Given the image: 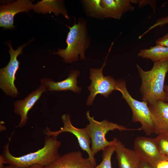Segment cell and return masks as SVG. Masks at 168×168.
<instances>
[{"label": "cell", "instance_id": "8", "mask_svg": "<svg viewBox=\"0 0 168 168\" xmlns=\"http://www.w3.org/2000/svg\"><path fill=\"white\" fill-rule=\"evenodd\" d=\"M113 44V43H111L101 67L100 68H91L90 69L89 78L91 81V83L88 87L90 94L86 102L87 106L92 104L97 95L100 94L105 97H107L113 91L116 90L117 81L111 76H104L103 74V70L106 65L107 58Z\"/></svg>", "mask_w": 168, "mask_h": 168}, {"label": "cell", "instance_id": "4", "mask_svg": "<svg viewBox=\"0 0 168 168\" xmlns=\"http://www.w3.org/2000/svg\"><path fill=\"white\" fill-rule=\"evenodd\" d=\"M86 117L89 123L85 128L91 139V149L94 156L109 146L117 144L118 140L116 138L110 141L107 140L105 135L109 131L116 129L120 131L137 130L127 128L123 125L106 119L97 121L94 116H91L89 111L86 112Z\"/></svg>", "mask_w": 168, "mask_h": 168}, {"label": "cell", "instance_id": "28", "mask_svg": "<svg viewBox=\"0 0 168 168\" xmlns=\"http://www.w3.org/2000/svg\"><path fill=\"white\" fill-rule=\"evenodd\" d=\"M166 159L167 160H168V155H167L166 156Z\"/></svg>", "mask_w": 168, "mask_h": 168}, {"label": "cell", "instance_id": "2", "mask_svg": "<svg viewBox=\"0 0 168 168\" xmlns=\"http://www.w3.org/2000/svg\"><path fill=\"white\" fill-rule=\"evenodd\" d=\"M136 67L142 80L140 91L143 101L148 103L157 100L166 102L164 82L168 72V60L154 63L152 69L144 70L138 64Z\"/></svg>", "mask_w": 168, "mask_h": 168}, {"label": "cell", "instance_id": "10", "mask_svg": "<svg viewBox=\"0 0 168 168\" xmlns=\"http://www.w3.org/2000/svg\"><path fill=\"white\" fill-rule=\"evenodd\" d=\"M134 150L142 162L156 168L159 163L166 160L161 152L155 138L141 136L137 137L133 144Z\"/></svg>", "mask_w": 168, "mask_h": 168}, {"label": "cell", "instance_id": "25", "mask_svg": "<svg viewBox=\"0 0 168 168\" xmlns=\"http://www.w3.org/2000/svg\"><path fill=\"white\" fill-rule=\"evenodd\" d=\"M140 168H154L148 164L142 162Z\"/></svg>", "mask_w": 168, "mask_h": 168}, {"label": "cell", "instance_id": "9", "mask_svg": "<svg viewBox=\"0 0 168 168\" xmlns=\"http://www.w3.org/2000/svg\"><path fill=\"white\" fill-rule=\"evenodd\" d=\"M61 119L63 123V126L57 131H52L47 127L43 132L49 136L57 137L60 133L63 132H68L74 135L77 138L79 146L83 151L86 152L88 156V158L92 165L95 167L96 162L92 153L90 147L91 141L85 128H78L73 125L69 114H64L61 116Z\"/></svg>", "mask_w": 168, "mask_h": 168}, {"label": "cell", "instance_id": "24", "mask_svg": "<svg viewBox=\"0 0 168 168\" xmlns=\"http://www.w3.org/2000/svg\"><path fill=\"white\" fill-rule=\"evenodd\" d=\"M156 168H168V160H166L160 162Z\"/></svg>", "mask_w": 168, "mask_h": 168}, {"label": "cell", "instance_id": "19", "mask_svg": "<svg viewBox=\"0 0 168 168\" xmlns=\"http://www.w3.org/2000/svg\"><path fill=\"white\" fill-rule=\"evenodd\" d=\"M116 145L109 146L102 151V161L94 168H112L111 159L113 153L115 152Z\"/></svg>", "mask_w": 168, "mask_h": 168}, {"label": "cell", "instance_id": "23", "mask_svg": "<svg viewBox=\"0 0 168 168\" xmlns=\"http://www.w3.org/2000/svg\"><path fill=\"white\" fill-rule=\"evenodd\" d=\"M4 164H5L4 161L1 155L0 156V168H18L15 166L11 165L5 166Z\"/></svg>", "mask_w": 168, "mask_h": 168}, {"label": "cell", "instance_id": "1", "mask_svg": "<svg viewBox=\"0 0 168 168\" xmlns=\"http://www.w3.org/2000/svg\"><path fill=\"white\" fill-rule=\"evenodd\" d=\"M9 142L4 145L3 152L1 155L5 164L12 165L18 168H25L35 165L45 167L57 159L60 155L59 149L61 145V142L57 137L46 136L44 141V146L38 151L19 157L13 156L9 149Z\"/></svg>", "mask_w": 168, "mask_h": 168}, {"label": "cell", "instance_id": "20", "mask_svg": "<svg viewBox=\"0 0 168 168\" xmlns=\"http://www.w3.org/2000/svg\"><path fill=\"white\" fill-rule=\"evenodd\" d=\"M155 138L161 153L168 155V131L159 134Z\"/></svg>", "mask_w": 168, "mask_h": 168}, {"label": "cell", "instance_id": "12", "mask_svg": "<svg viewBox=\"0 0 168 168\" xmlns=\"http://www.w3.org/2000/svg\"><path fill=\"white\" fill-rule=\"evenodd\" d=\"M88 158L80 151L71 152L62 156L44 168H94Z\"/></svg>", "mask_w": 168, "mask_h": 168}, {"label": "cell", "instance_id": "3", "mask_svg": "<svg viewBox=\"0 0 168 168\" xmlns=\"http://www.w3.org/2000/svg\"><path fill=\"white\" fill-rule=\"evenodd\" d=\"M74 19V24L72 26L66 25L69 29L66 40L65 49H58L57 52L52 54H57L66 63H71L78 60H85V53L90 44V40L87 30V23L82 18L78 19L77 23Z\"/></svg>", "mask_w": 168, "mask_h": 168}, {"label": "cell", "instance_id": "17", "mask_svg": "<svg viewBox=\"0 0 168 168\" xmlns=\"http://www.w3.org/2000/svg\"><path fill=\"white\" fill-rule=\"evenodd\" d=\"M32 9L38 13L44 14L54 13L58 16L62 14L67 19H69L68 11L64 4V1L58 0H43L37 1L33 5Z\"/></svg>", "mask_w": 168, "mask_h": 168}, {"label": "cell", "instance_id": "22", "mask_svg": "<svg viewBox=\"0 0 168 168\" xmlns=\"http://www.w3.org/2000/svg\"><path fill=\"white\" fill-rule=\"evenodd\" d=\"M156 45L168 47V33L158 38L156 41Z\"/></svg>", "mask_w": 168, "mask_h": 168}, {"label": "cell", "instance_id": "5", "mask_svg": "<svg viewBox=\"0 0 168 168\" xmlns=\"http://www.w3.org/2000/svg\"><path fill=\"white\" fill-rule=\"evenodd\" d=\"M91 17L103 19L111 18L119 20L126 12L135 7L129 0H84L82 1Z\"/></svg>", "mask_w": 168, "mask_h": 168}, {"label": "cell", "instance_id": "7", "mask_svg": "<svg viewBox=\"0 0 168 168\" xmlns=\"http://www.w3.org/2000/svg\"><path fill=\"white\" fill-rule=\"evenodd\" d=\"M33 40L32 39L27 43L18 47L14 50L11 41L7 44L9 47L8 53L10 55V61L7 65L0 69V87L7 95L12 97H16L19 93L18 90L14 84L16 72L19 68L20 62L18 56L23 54V49Z\"/></svg>", "mask_w": 168, "mask_h": 168}, {"label": "cell", "instance_id": "6", "mask_svg": "<svg viewBox=\"0 0 168 168\" xmlns=\"http://www.w3.org/2000/svg\"><path fill=\"white\" fill-rule=\"evenodd\" d=\"M116 90L120 92L132 110V121L139 122L141 124V129L147 136L156 133L155 128L152 115L147 105L148 103L140 101L133 98L128 92L124 80H117Z\"/></svg>", "mask_w": 168, "mask_h": 168}, {"label": "cell", "instance_id": "26", "mask_svg": "<svg viewBox=\"0 0 168 168\" xmlns=\"http://www.w3.org/2000/svg\"><path fill=\"white\" fill-rule=\"evenodd\" d=\"M164 89L166 93V101L168 102V85H165Z\"/></svg>", "mask_w": 168, "mask_h": 168}, {"label": "cell", "instance_id": "16", "mask_svg": "<svg viewBox=\"0 0 168 168\" xmlns=\"http://www.w3.org/2000/svg\"><path fill=\"white\" fill-rule=\"evenodd\" d=\"M115 152L119 168H140L142 161L134 150L126 147L118 140Z\"/></svg>", "mask_w": 168, "mask_h": 168}, {"label": "cell", "instance_id": "11", "mask_svg": "<svg viewBox=\"0 0 168 168\" xmlns=\"http://www.w3.org/2000/svg\"><path fill=\"white\" fill-rule=\"evenodd\" d=\"M33 4L29 0H17L13 2L1 4L0 7V27L6 29H12L14 19L17 14L22 12L28 13L32 9Z\"/></svg>", "mask_w": 168, "mask_h": 168}, {"label": "cell", "instance_id": "27", "mask_svg": "<svg viewBox=\"0 0 168 168\" xmlns=\"http://www.w3.org/2000/svg\"><path fill=\"white\" fill-rule=\"evenodd\" d=\"M25 168H44V167L38 165H35Z\"/></svg>", "mask_w": 168, "mask_h": 168}, {"label": "cell", "instance_id": "21", "mask_svg": "<svg viewBox=\"0 0 168 168\" xmlns=\"http://www.w3.org/2000/svg\"><path fill=\"white\" fill-rule=\"evenodd\" d=\"M166 24H168V15L162 18L159 19L156 21V23L149 28L143 34L140 35L139 37V38L140 39L144 35L153 29L158 26H163Z\"/></svg>", "mask_w": 168, "mask_h": 168}, {"label": "cell", "instance_id": "18", "mask_svg": "<svg viewBox=\"0 0 168 168\" xmlns=\"http://www.w3.org/2000/svg\"><path fill=\"white\" fill-rule=\"evenodd\" d=\"M140 57L150 59L154 63L168 60V47L156 45L141 49L138 54Z\"/></svg>", "mask_w": 168, "mask_h": 168}, {"label": "cell", "instance_id": "15", "mask_svg": "<svg viewBox=\"0 0 168 168\" xmlns=\"http://www.w3.org/2000/svg\"><path fill=\"white\" fill-rule=\"evenodd\" d=\"M148 106L154 125L156 134L168 131V102L156 100Z\"/></svg>", "mask_w": 168, "mask_h": 168}, {"label": "cell", "instance_id": "14", "mask_svg": "<svg viewBox=\"0 0 168 168\" xmlns=\"http://www.w3.org/2000/svg\"><path fill=\"white\" fill-rule=\"evenodd\" d=\"M79 74V70H72L70 71L68 77L63 81L55 82L51 79L45 78L41 79V85L44 87L47 91H50L70 90L75 93H80L82 88L77 85V77Z\"/></svg>", "mask_w": 168, "mask_h": 168}, {"label": "cell", "instance_id": "13", "mask_svg": "<svg viewBox=\"0 0 168 168\" xmlns=\"http://www.w3.org/2000/svg\"><path fill=\"white\" fill-rule=\"evenodd\" d=\"M46 91L44 87L41 85L24 99L17 100L14 103V112L21 117L18 125L19 127L22 128L26 125L28 119L29 111L39 100L42 94Z\"/></svg>", "mask_w": 168, "mask_h": 168}]
</instances>
